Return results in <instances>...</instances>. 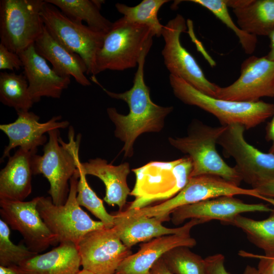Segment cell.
<instances>
[{
	"label": "cell",
	"instance_id": "cell-31",
	"mask_svg": "<svg viewBox=\"0 0 274 274\" xmlns=\"http://www.w3.org/2000/svg\"><path fill=\"white\" fill-rule=\"evenodd\" d=\"M78 170L79 174L77 185V200L80 206H83L99 219L106 228L114 226V216L109 214L104 207L103 201L92 190L86 180V175L83 172L81 162L79 161Z\"/></svg>",
	"mask_w": 274,
	"mask_h": 274
},
{
	"label": "cell",
	"instance_id": "cell-6",
	"mask_svg": "<svg viewBox=\"0 0 274 274\" xmlns=\"http://www.w3.org/2000/svg\"><path fill=\"white\" fill-rule=\"evenodd\" d=\"M153 37L150 27L131 23L124 17L113 22L96 55V74L138 66L144 51L151 48Z\"/></svg>",
	"mask_w": 274,
	"mask_h": 274
},
{
	"label": "cell",
	"instance_id": "cell-33",
	"mask_svg": "<svg viewBox=\"0 0 274 274\" xmlns=\"http://www.w3.org/2000/svg\"><path fill=\"white\" fill-rule=\"evenodd\" d=\"M10 227L0 219V266H19L38 254L22 243L15 245L10 238Z\"/></svg>",
	"mask_w": 274,
	"mask_h": 274
},
{
	"label": "cell",
	"instance_id": "cell-34",
	"mask_svg": "<svg viewBox=\"0 0 274 274\" xmlns=\"http://www.w3.org/2000/svg\"><path fill=\"white\" fill-rule=\"evenodd\" d=\"M23 64L18 55L9 50L0 43V70L17 71L22 67Z\"/></svg>",
	"mask_w": 274,
	"mask_h": 274
},
{
	"label": "cell",
	"instance_id": "cell-13",
	"mask_svg": "<svg viewBox=\"0 0 274 274\" xmlns=\"http://www.w3.org/2000/svg\"><path fill=\"white\" fill-rule=\"evenodd\" d=\"M77 248L83 269L94 274H115L122 261L132 254L114 227L87 233Z\"/></svg>",
	"mask_w": 274,
	"mask_h": 274
},
{
	"label": "cell",
	"instance_id": "cell-40",
	"mask_svg": "<svg viewBox=\"0 0 274 274\" xmlns=\"http://www.w3.org/2000/svg\"><path fill=\"white\" fill-rule=\"evenodd\" d=\"M227 7L233 9L245 7L249 5L252 0H224Z\"/></svg>",
	"mask_w": 274,
	"mask_h": 274
},
{
	"label": "cell",
	"instance_id": "cell-43",
	"mask_svg": "<svg viewBox=\"0 0 274 274\" xmlns=\"http://www.w3.org/2000/svg\"><path fill=\"white\" fill-rule=\"evenodd\" d=\"M243 274H261L257 268L250 265H247Z\"/></svg>",
	"mask_w": 274,
	"mask_h": 274
},
{
	"label": "cell",
	"instance_id": "cell-42",
	"mask_svg": "<svg viewBox=\"0 0 274 274\" xmlns=\"http://www.w3.org/2000/svg\"><path fill=\"white\" fill-rule=\"evenodd\" d=\"M268 37L270 40V51L266 56L269 60L274 61V30Z\"/></svg>",
	"mask_w": 274,
	"mask_h": 274
},
{
	"label": "cell",
	"instance_id": "cell-44",
	"mask_svg": "<svg viewBox=\"0 0 274 274\" xmlns=\"http://www.w3.org/2000/svg\"><path fill=\"white\" fill-rule=\"evenodd\" d=\"M76 274H94L84 269L79 270Z\"/></svg>",
	"mask_w": 274,
	"mask_h": 274
},
{
	"label": "cell",
	"instance_id": "cell-11",
	"mask_svg": "<svg viewBox=\"0 0 274 274\" xmlns=\"http://www.w3.org/2000/svg\"><path fill=\"white\" fill-rule=\"evenodd\" d=\"M185 18L178 14L164 25L161 36L164 45L161 53L170 75L181 78L200 92L214 97L219 87L210 82L194 57L182 46L180 36L187 29Z\"/></svg>",
	"mask_w": 274,
	"mask_h": 274
},
{
	"label": "cell",
	"instance_id": "cell-10",
	"mask_svg": "<svg viewBox=\"0 0 274 274\" xmlns=\"http://www.w3.org/2000/svg\"><path fill=\"white\" fill-rule=\"evenodd\" d=\"M44 0H1V43L19 54L34 44L44 31Z\"/></svg>",
	"mask_w": 274,
	"mask_h": 274
},
{
	"label": "cell",
	"instance_id": "cell-4",
	"mask_svg": "<svg viewBox=\"0 0 274 274\" xmlns=\"http://www.w3.org/2000/svg\"><path fill=\"white\" fill-rule=\"evenodd\" d=\"M169 81L175 96L184 104L196 106L216 117L221 125H243L254 128L274 114V105L261 100L236 101L207 95L183 79L169 75Z\"/></svg>",
	"mask_w": 274,
	"mask_h": 274
},
{
	"label": "cell",
	"instance_id": "cell-21",
	"mask_svg": "<svg viewBox=\"0 0 274 274\" xmlns=\"http://www.w3.org/2000/svg\"><path fill=\"white\" fill-rule=\"evenodd\" d=\"M36 152L19 148L0 172V199L24 201L32 191V159Z\"/></svg>",
	"mask_w": 274,
	"mask_h": 274
},
{
	"label": "cell",
	"instance_id": "cell-30",
	"mask_svg": "<svg viewBox=\"0 0 274 274\" xmlns=\"http://www.w3.org/2000/svg\"><path fill=\"white\" fill-rule=\"evenodd\" d=\"M189 248L186 246L174 248L161 258L173 274H209L205 259Z\"/></svg>",
	"mask_w": 274,
	"mask_h": 274
},
{
	"label": "cell",
	"instance_id": "cell-38",
	"mask_svg": "<svg viewBox=\"0 0 274 274\" xmlns=\"http://www.w3.org/2000/svg\"><path fill=\"white\" fill-rule=\"evenodd\" d=\"M151 274H173L167 268L162 258L158 259L151 269Z\"/></svg>",
	"mask_w": 274,
	"mask_h": 274
},
{
	"label": "cell",
	"instance_id": "cell-18",
	"mask_svg": "<svg viewBox=\"0 0 274 274\" xmlns=\"http://www.w3.org/2000/svg\"><path fill=\"white\" fill-rule=\"evenodd\" d=\"M114 216V226L120 239L129 248L135 244L148 242L160 236L190 233L192 227L203 223L201 220L192 219L183 226L167 228L155 217L138 215L130 210L119 211Z\"/></svg>",
	"mask_w": 274,
	"mask_h": 274
},
{
	"label": "cell",
	"instance_id": "cell-1",
	"mask_svg": "<svg viewBox=\"0 0 274 274\" xmlns=\"http://www.w3.org/2000/svg\"><path fill=\"white\" fill-rule=\"evenodd\" d=\"M150 48L145 50L141 56L131 88L124 92L115 93L104 88L110 97L124 101L129 107L127 115L119 113L114 107L107 109V113L115 128V137L123 143L120 152L126 158L133 155L134 143L141 134L159 132L163 128L166 117L174 107H162L155 104L150 97L149 87L144 80L145 59Z\"/></svg>",
	"mask_w": 274,
	"mask_h": 274
},
{
	"label": "cell",
	"instance_id": "cell-2",
	"mask_svg": "<svg viewBox=\"0 0 274 274\" xmlns=\"http://www.w3.org/2000/svg\"><path fill=\"white\" fill-rule=\"evenodd\" d=\"M48 140L44 145L42 155H33V175L41 174L50 184L48 193L54 204L65 203L70 191V181L78 169L81 135L75 139L74 130L69 128L68 142H63L59 129L48 133Z\"/></svg>",
	"mask_w": 274,
	"mask_h": 274
},
{
	"label": "cell",
	"instance_id": "cell-7",
	"mask_svg": "<svg viewBox=\"0 0 274 274\" xmlns=\"http://www.w3.org/2000/svg\"><path fill=\"white\" fill-rule=\"evenodd\" d=\"M79 174L76 171L70 181V191L64 204H54L50 197L39 196L37 210L59 244L69 242L76 246L87 233L105 228L100 221L93 220L78 204L77 185Z\"/></svg>",
	"mask_w": 274,
	"mask_h": 274
},
{
	"label": "cell",
	"instance_id": "cell-12",
	"mask_svg": "<svg viewBox=\"0 0 274 274\" xmlns=\"http://www.w3.org/2000/svg\"><path fill=\"white\" fill-rule=\"evenodd\" d=\"M245 127L239 124L227 126L217 141L224 154L232 157L234 168L242 181L253 186L274 177V155L261 152L248 143L244 138Z\"/></svg>",
	"mask_w": 274,
	"mask_h": 274
},
{
	"label": "cell",
	"instance_id": "cell-20",
	"mask_svg": "<svg viewBox=\"0 0 274 274\" xmlns=\"http://www.w3.org/2000/svg\"><path fill=\"white\" fill-rule=\"evenodd\" d=\"M196 241L190 233L166 235L140 245L139 251L125 258L115 274H151L153 264L168 251L179 246L192 248Z\"/></svg>",
	"mask_w": 274,
	"mask_h": 274
},
{
	"label": "cell",
	"instance_id": "cell-8",
	"mask_svg": "<svg viewBox=\"0 0 274 274\" xmlns=\"http://www.w3.org/2000/svg\"><path fill=\"white\" fill-rule=\"evenodd\" d=\"M245 195L263 200L274 206V198L264 197L254 189L240 187L223 178L202 175L191 177L184 187L173 197L154 206L130 210L135 214L155 217L162 222L168 221L177 208L221 196Z\"/></svg>",
	"mask_w": 274,
	"mask_h": 274
},
{
	"label": "cell",
	"instance_id": "cell-28",
	"mask_svg": "<svg viewBox=\"0 0 274 274\" xmlns=\"http://www.w3.org/2000/svg\"><path fill=\"white\" fill-rule=\"evenodd\" d=\"M226 225L240 228L248 239L265 253H274V210L268 218L262 220L238 215Z\"/></svg>",
	"mask_w": 274,
	"mask_h": 274
},
{
	"label": "cell",
	"instance_id": "cell-25",
	"mask_svg": "<svg viewBox=\"0 0 274 274\" xmlns=\"http://www.w3.org/2000/svg\"><path fill=\"white\" fill-rule=\"evenodd\" d=\"M233 12L238 26L248 33L268 36L274 30V0H252Z\"/></svg>",
	"mask_w": 274,
	"mask_h": 274
},
{
	"label": "cell",
	"instance_id": "cell-17",
	"mask_svg": "<svg viewBox=\"0 0 274 274\" xmlns=\"http://www.w3.org/2000/svg\"><path fill=\"white\" fill-rule=\"evenodd\" d=\"M274 210L264 203H247L234 196H221L180 207L172 214L176 225L188 219H196L203 223L213 220L226 225L238 215L248 212H271Z\"/></svg>",
	"mask_w": 274,
	"mask_h": 274
},
{
	"label": "cell",
	"instance_id": "cell-9",
	"mask_svg": "<svg viewBox=\"0 0 274 274\" xmlns=\"http://www.w3.org/2000/svg\"><path fill=\"white\" fill-rule=\"evenodd\" d=\"M41 16L49 32L69 51L79 55L86 65V74L90 75L91 79L96 78V55L106 33L71 19L56 7L46 2Z\"/></svg>",
	"mask_w": 274,
	"mask_h": 274
},
{
	"label": "cell",
	"instance_id": "cell-27",
	"mask_svg": "<svg viewBox=\"0 0 274 274\" xmlns=\"http://www.w3.org/2000/svg\"><path fill=\"white\" fill-rule=\"evenodd\" d=\"M0 101L3 105L14 108L17 112L29 110L34 102L24 74L0 73Z\"/></svg>",
	"mask_w": 274,
	"mask_h": 274
},
{
	"label": "cell",
	"instance_id": "cell-24",
	"mask_svg": "<svg viewBox=\"0 0 274 274\" xmlns=\"http://www.w3.org/2000/svg\"><path fill=\"white\" fill-rule=\"evenodd\" d=\"M80 266L77 246L64 242L49 252L38 254L17 268L20 274H76Z\"/></svg>",
	"mask_w": 274,
	"mask_h": 274
},
{
	"label": "cell",
	"instance_id": "cell-36",
	"mask_svg": "<svg viewBox=\"0 0 274 274\" xmlns=\"http://www.w3.org/2000/svg\"><path fill=\"white\" fill-rule=\"evenodd\" d=\"M204 259L209 274H230L225 269L223 255L216 254L209 256Z\"/></svg>",
	"mask_w": 274,
	"mask_h": 274
},
{
	"label": "cell",
	"instance_id": "cell-15",
	"mask_svg": "<svg viewBox=\"0 0 274 274\" xmlns=\"http://www.w3.org/2000/svg\"><path fill=\"white\" fill-rule=\"evenodd\" d=\"M274 96V61L266 56H251L242 63L238 78L230 85L219 86L214 97L231 101L254 102Z\"/></svg>",
	"mask_w": 274,
	"mask_h": 274
},
{
	"label": "cell",
	"instance_id": "cell-29",
	"mask_svg": "<svg viewBox=\"0 0 274 274\" xmlns=\"http://www.w3.org/2000/svg\"><path fill=\"white\" fill-rule=\"evenodd\" d=\"M168 2V0H143L133 7L117 3L115 7L127 20L147 26L152 29L154 36L160 37L164 25L158 18V13L161 7Z\"/></svg>",
	"mask_w": 274,
	"mask_h": 274
},
{
	"label": "cell",
	"instance_id": "cell-5",
	"mask_svg": "<svg viewBox=\"0 0 274 274\" xmlns=\"http://www.w3.org/2000/svg\"><path fill=\"white\" fill-rule=\"evenodd\" d=\"M227 126L213 127L199 120L191 124L183 137L168 138L170 145L189 156L192 163L190 178L202 175L217 176L239 186L242 178L234 167L229 166L216 150L217 141Z\"/></svg>",
	"mask_w": 274,
	"mask_h": 274
},
{
	"label": "cell",
	"instance_id": "cell-3",
	"mask_svg": "<svg viewBox=\"0 0 274 274\" xmlns=\"http://www.w3.org/2000/svg\"><path fill=\"white\" fill-rule=\"evenodd\" d=\"M192 169L191 159L187 155L170 161H151L132 169L135 182L130 195L134 199L127 209H140L173 197L187 183Z\"/></svg>",
	"mask_w": 274,
	"mask_h": 274
},
{
	"label": "cell",
	"instance_id": "cell-26",
	"mask_svg": "<svg viewBox=\"0 0 274 274\" xmlns=\"http://www.w3.org/2000/svg\"><path fill=\"white\" fill-rule=\"evenodd\" d=\"M59 9L66 16L75 21L86 22L93 29L107 33L113 22L104 17L100 10L102 0H45Z\"/></svg>",
	"mask_w": 274,
	"mask_h": 274
},
{
	"label": "cell",
	"instance_id": "cell-14",
	"mask_svg": "<svg viewBox=\"0 0 274 274\" xmlns=\"http://www.w3.org/2000/svg\"><path fill=\"white\" fill-rule=\"evenodd\" d=\"M38 199L39 196L26 201L0 199V215L12 229L21 234L28 249L39 254L59 243L37 210Z\"/></svg>",
	"mask_w": 274,
	"mask_h": 274
},
{
	"label": "cell",
	"instance_id": "cell-32",
	"mask_svg": "<svg viewBox=\"0 0 274 274\" xmlns=\"http://www.w3.org/2000/svg\"><path fill=\"white\" fill-rule=\"evenodd\" d=\"M212 12L236 35L244 52L252 54L256 48L257 36L248 33L242 30L232 20L228 12L227 6L224 0H191Z\"/></svg>",
	"mask_w": 274,
	"mask_h": 274
},
{
	"label": "cell",
	"instance_id": "cell-39",
	"mask_svg": "<svg viewBox=\"0 0 274 274\" xmlns=\"http://www.w3.org/2000/svg\"><path fill=\"white\" fill-rule=\"evenodd\" d=\"M265 137L267 141L271 143L269 153L274 155V114L271 121L268 123L266 127Z\"/></svg>",
	"mask_w": 274,
	"mask_h": 274
},
{
	"label": "cell",
	"instance_id": "cell-41",
	"mask_svg": "<svg viewBox=\"0 0 274 274\" xmlns=\"http://www.w3.org/2000/svg\"><path fill=\"white\" fill-rule=\"evenodd\" d=\"M0 274H20L17 266H0Z\"/></svg>",
	"mask_w": 274,
	"mask_h": 274
},
{
	"label": "cell",
	"instance_id": "cell-35",
	"mask_svg": "<svg viewBox=\"0 0 274 274\" xmlns=\"http://www.w3.org/2000/svg\"><path fill=\"white\" fill-rule=\"evenodd\" d=\"M238 254L243 257L259 259L257 269L261 274H274V253H265L261 255L241 251Z\"/></svg>",
	"mask_w": 274,
	"mask_h": 274
},
{
	"label": "cell",
	"instance_id": "cell-23",
	"mask_svg": "<svg viewBox=\"0 0 274 274\" xmlns=\"http://www.w3.org/2000/svg\"><path fill=\"white\" fill-rule=\"evenodd\" d=\"M81 166L86 176H95L104 183L106 189L104 200L110 206H117L121 211L130 193L127 183L130 170L129 163L114 165L97 157L81 162Z\"/></svg>",
	"mask_w": 274,
	"mask_h": 274
},
{
	"label": "cell",
	"instance_id": "cell-37",
	"mask_svg": "<svg viewBox=\"0 0 274 274\" xmlns=\"http://www.w3.org/2000/svg\"><path fill=\"white\" fill-rule=\"evenodd\" d=\"M252 187L261 195L274 198V177L261 180Z\"/></svg>",
	"mask_w": 274,
	"mask_h": 274
},
{
	"label": "cell",
	"instance_id": "cell-19",
	"mask_svg": "<svg viewBox=\"0 0 274 274\" xmlns=\"http://www.w3.org/2000/svg\"><path fill=\"white\" fill-rule=\"evenodd\" d=\"M18 55L33 102H39L43 97L59 98L63 91L70 84L71 77L56 73L47 60L37 52L34 44Z\"/></svg>",
	"mask_w": 274,
	"mask_h": 274
},
{
	"label": "cell",
	"instance_id": "cell-16",
	"mask_svg": "<svg viewBox=\"0 0 274 274\" xmlns=\"http://www.w3.org/2000/svg\"><path fill=\"white\" fill-rule=\"evenodd\" d=\"M17 113L18 117L14 122L0 125V129L9 139L1 162L9 158L12 150L18 147L37 152L38 147L44 146L48 141L45 133L53 129H65L70 124L68 121H60V115L53 116L41 123L40 117L32 112L22 111Z\"/></svg>",
	"mask_w": 274,
	"mask_h": 274
},
{
	"label": "cell",
	"instance_id": "cell-22",
	"mask_svg": "<svg viewBox=\"0 0 274 274\" xmlns=\"http://www.w3.org/2000/svg\"><path fill=\"white\" fill-rule=\"evenodd\" d=\"M34 47L39 55L51 63L53 70L58 75L72 77L83 86L91 85L85 76L87 69L82 58L61 45L45 26L43 32L35 42Z\"/></svg>",
	"mask_w": 274,
	"mask_h": 274
}]
</instances>
